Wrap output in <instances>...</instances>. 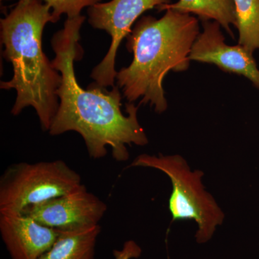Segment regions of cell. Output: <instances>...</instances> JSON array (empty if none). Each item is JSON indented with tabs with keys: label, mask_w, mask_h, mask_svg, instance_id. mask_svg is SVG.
<instances>
[{
	"label": "cell",
	"mask_w": 259,
	"mask_h": 259,
	"mask_svg": "<svg viewBox=\"0 0 259 259\" xmlns=\"http://www.w3.org/2000/svg\"><path fill=\"white\" fill-rule=\"evenodd\" d=\"M85 20L82 15L67 18L51 41L55 53L51 62L60 72L61 82L56 92L59 109L49 132L58 136L74 131L83 138L90 157H105L110 147L116 161H125L129 158L126 145L146 146L148 138L138 120L139 107L130 102L126 105L127 115L122 113L118 87L107 91L94 83L83 90L78 83L74 61L82 57L79 40Z\"/></svg>",
	"instance_id": "cell-1"
},
{
	"label": "cell",
	"mask_w": 259,
	"mask_h": 259,
	"mask_svg": "<svg viewBox=\"0 0 259 259\" xmlns=\"http://www.w3.org/2000/svg\"><path fill=\"white\" fill-rule=\"evenodd\" d=\"M199 21L190 14L166 10L161 18L143 16L127 37L134 60L116 76L117 87L132 103L154 107L158 113L168 107L163 81L170 71H185L191 49L199 35Z\"/></svg>",
	"instance_id": "cell-2"
},
{
	"label": "cell",
	"mask_w": 259,
	"mask_h": 259,
	"mask_svg": "<svg viewBox=\"0 0 259 259\" xmlns=\"http://www.w3.org/2000/svg\"><path fill=\"white\" fill-rule=\"evenodd\" d=\"M53 23L51 9L40 0H19L1 19L3 56L13 68L10 81H2L3 90H15L17 98L12 114L24 108L35 109L42 129L49 131L59 106L56 95L61 75L42 49V36L47 23Z\"/></svg>",
	"instance_id": "cell-3"
},
{
	"label": "cell",
	"mask_w": 259,
	"mask_h": 259,
	"mask_svg": "<svg viewBox=\"0 0 259 259\" xmlns=\"http://www.w3.org/2000/svg\"><path fill=\"white\" fill-rule=\"evenodd\" d=\"M130 166L156 168L166 175L172 185L168 200L172 221H195L197 243L202 244L210 241L218 227L223 224L225 214L215 199L205 190L202 184L203 172L192 171L188 163L180 155L141 154Z\"/></svg>",
	"instance_id": "cell-4"
},
{
	"label": "cell",
	"mask_w": 259,
	"mask_h": 259,
	"mask_svg": "<svg viewBox=\"0 0 259 259\" xmlns=\"http://www.w3.org/2000/svg\"><path fill=\"white\" fill-rule=\"evenodd\" d=\"M81 177L64 161L15 163L0 179V213L22 214L28 207L79 188Z\"/></svg>",
	"instance_id": "cell-5"
},
{
	"label": "cell",
	"mask_w": 259,
	"mask_h": 259,
	"mask_svg": "<svg viewBox=\"0 0 259 259\" xmlns=\"http://www.w3.org/2000/svg\"><path fill=\"white\" fill-rule=\"evenodd\" d=\"M171 0H111L88 8V22L94 28L105 30L111 36L108 52L94 69L91 77L102 88L114 86L117 51L122 40L132 31V26L147 10L170 4Z\"/></svg>",
	"instance_id": "cell-6"
},
{
	"label": "cell",
	"mask_w": 259,
	"mask_h": 259,
	"mask_svg": "<svg viewBox=\"0 0 259 259\" xmlns=\"http://www.w3.org/2000/svg\"><path fill=\"white\" fill-rule=\"evenodd\" d=\"M107 209L103 201L81 185L69 193L28 207L22 214L53 229L71 231L99 225Z\"/></svg>",
	"instance_id": "cell-7"
},
{
	"label": "cell",
	"mask_w": 259,
	"mask_h": 259,
	"mask_svg": "<svg viewBox=\"0 0 259 259\" xmlns=\"http://www.w3.org/2000/svg\"><path fill=\"white\" fill-rule=\"evenodd\" d=\"M202 26L203 31L191 49L190 61L214 64L226 72L242 75L259 88V70L253 54L239 44L227 45L217 22H202Z\"/></svg>",
	"instance_id": "cell-8"
},
{
	"label": "cell",
	"mask_w": 259,
	"mask_h": 259,
	"mask_svg": "<svg viewBox=\"0 0 259 259\" xmlns=\"http://www.w3.org/2000/svg\"><path fill=\"white\" fill-rule=\"evenodd\" d=\"M58 230L24 214L0 213V233L11 259H37L50 249Z\"/></svg>",
	"instance_id": "cell-9"
},
{
	"label": "cell",
	"mask_w": 259,
	"mask_h": 259,
	"mask_svg": "<svg viewBox=\"0 0 259 259\" xmlns=\"http://www.w3.org/2000/svg\"><path fill=\"white\" fill-rule=\"evenodd\" d=\"M54 245L37 259H94L97 238L101 233L100 225L59 231Z\"/></svg>",
	"instance_id": "cell-10"
},
{
	"label": "cell",
	"mask_w": 259,
	"mask_h": 259,
	"mask_svg": "<svg viewBox=\"0 0 259 259\" xmlns=\"http://www.w3.org/2000/svg\"><path fill=\"white\" fill-rule=\"evenodd\" d=\"M157 10H172L185 14L197 15L204 21H215L230 35L233 36L231 26L236 27V7L233 0H179L175 3L163 5Z\"/></svg>",
	"instance_id": "cell-11"
},
{
	"label": "cell",
	"mask_w": 259,
	"mask_h": 259,
	"mask_svg": "<svg viewBox=\"0 0 259 259\" xmlns=\"http://www.w3.org/2000/svg\"><path fill=\"white\" fill-rule=\"evenodd\" d=\"M239 33L238 44L253 54L259 49V0H233Z\"/></svg>",
	"instance_id": "cell-12"
},
{
	"label": "cell",
	"mask_w": 259,
	"mask_h": 259,
	"mask_svg": "<svg viewBox=\"0 0 259 259\" xmlns=\"http://www.w3.org/2000/svg\"><path fill=\"white\" fill-rule=\"evenodd\" d=\"M51 9L53 23H57L61 15L67 18H76L81 15V10L100 3L101 0H40Z\"/></svg>",
	"instance_id": "cell-13"
},
{
	"label": "cell",
	"mask_w": 259,
	"mask_h": 259,
	"mask_svg": "<svg viewBox=\"0 0 259 259\" xmlns=\"http://www.w3.org/2000/svg\"><path fill=\"white\" fill-rule=\"evenodd\" d=\"M141 254V248L134 242L126 243L125 248L121 251H115V259H131Z\"/></svg>",
	"instance_id": "cell-14"
},
{
	"label": "cell",
	"mask_w": 259,
	"mask_h": 259,
	"mask_svg": "<svg viewBox=\"0 0 259 259\" xmlns=\"http://www.w3.org/2000/svg\"><path fill=\"white\" fill-rule=\"evenodd\" d=\"M1 1H6V0H1Z\"/></svg>",
	"instance_id": "cell-15"
}]
</instances>
